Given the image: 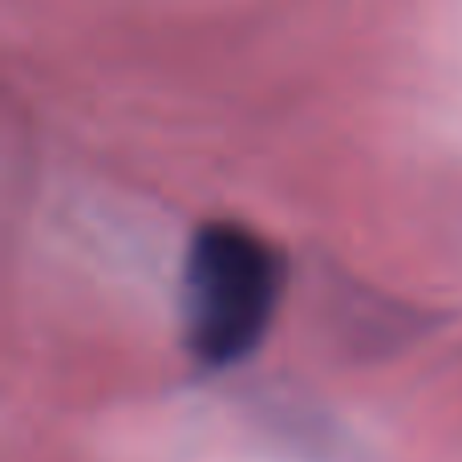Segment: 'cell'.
Masks as SVG:
<instances>
[{"label": "cell", "instance_id": "obj_1", "mask_svg": "<svg viewBox=\"0 0 462 462\" xmlns=\"http://www.w3.org/2000/svg\"><path fill=\"white\" fill-rule=\"evenodd\" d=\"M284 296V255L244 224L195 231L183 263V337L203 369L239 365Z\"/></svg>", "mask_w": 462, "mask_h": 462}]
</instances>
